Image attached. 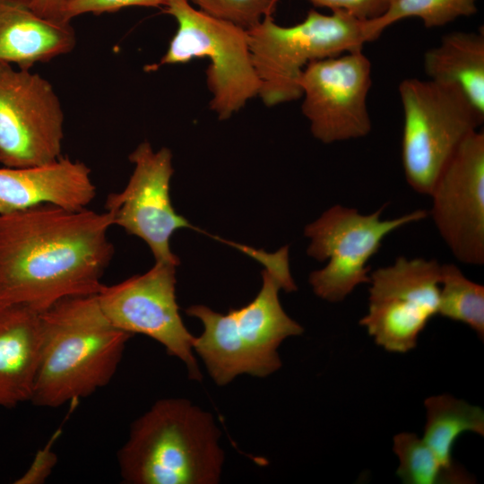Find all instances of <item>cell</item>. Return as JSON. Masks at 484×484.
Listing matches in <instances>:
<instances>
[{
	"mask_svg": "<svg viewBox=\"0 0 484 484\" xmlns=\"http://www.w3.org/2000/svg\"><path fill=\"white\" fill-rule=\"evenodd\" d=\"M168 0H66L65 15L68 20L78 15L91 13L100 14L112 13L129 6L159 7Z\"/></svg>",
	"mask_w": 484,
	"mask_h": 484,
	"instance_id": "obj_24",
	"label": "cell"
},
{
	"mask_svg": "<svg viewBox=\"0 0 484 484\" xmlns=\"http://www.w3.org/2000/svg\"><path fill=\"white\" fill-rule=\"evenodd\" d=\"M165 12L177 23L176 33L160 62L148 66L187 63L206 57L210 107L221 120L229 118L259 93L247 30L194 8L188 0H168Z\"/></svg>",
	"mask_w": 484,
	"mask_h": 484,
	"instance_id": "obj_7",
	"label": "cell"
},
{
	"mask_svg": "<svg viewBox=\"0 0 484 484\" xmlns=\"http://www.w3.org/2000/svg\"><path fill=\"white\" fill-rule=\"evenodd\" d=\"M66 0H30L32 8L41 16L57 22H71L65 15Z\"/></svg>",
	"mask_w": 484,
	"mask_h": 484,
	"instance_id": "obj_27",
	"label": "cell"
},
{
	"mask_svg": "<svg viewBox=\"0 0 484 484\" xmlns=\"http://www.w3.org/2000/svg\"><path fill=\"white\" fill-rule=\"evenodd\" d=\"M129 160L134 165L129 181L122 191L107 196L105 211L112 215L114 226L148 245L155 262L178 265L170 238L176 230L193 226L171 203L172 153L166 147L154 151L145 141L129 155Z\"/></svg>",
	"mask_w": 484,
	"mask_h": 484,
	"instance_id": "obj_13",
	"label": "cell"
},
{
	"mask_svg": "<svg viewBox=\"0 0 484 484\" xmlns=\"http://www.w3.org/2000/svg\"><path fill=\"white\" fill-rule=\"evenodd\" d=\"M91 173L82 161L64 156L39 166L0 168V214L45 203L87 208L97 193Z\"/></svg>",
	"mask_w": 484,
	"mask_h": 484,
	"instance_id": "obj_15",
	"label": "cell"
},
{
	"mask_svg": "<svg viewBox=\"0 0 484 484\" xmlns=\"http://www.w3.org/2000/svg\"><path fill=\"white\" fill-rule=\"evenodd\" d=\"M247 32L260 81L258 96L268 107L302 97L301 74L311 62L362 50L375 40L368 20L344 10L323 14L312 9L303 22L290 27L278 25L269 15Z\"/></svg>",
	"mask_w": 484,
	"mask_h": 484,
	"instance_id": "obj_5",
	"label": "cell"
},
{
	"mask_svg": "<svg viewBox=\"0 0 484 484\" xmlns=\"http://www.w3.org/2000/svg\"><path fill=\"white\" fill-rule=\"evenodd\" d=\"M426 424L422 439L448 467L458 437L466 432L484 436V411L453 395L442 393L425 399Z\"/></svg>",
	"mask_w": 484,
	"mask_h": 484,
	"instance_id": "obj_19",
	"label": "cell"
},
{
	"mask_svg": "<svg viewBox=\"0 0 484 484\" xmlns=\"http://www.w3.org/2000/svg\"><path fill=\"white\" fill-rule=\"evenodd\" d=\"M176 267L155 262L143 274L113 285L102 284L97 298L116 327L157 341L169 355L186 364L190 379L200 381L202 374L193 354L194 336L185 326L176 298Z\"/></svg>",
	"mask_w": 484,
	"mask_h": 484,
	"instance_id": "obj_11",
	"label": "cell"
},
{
	"mask_svg": "<svg viewBox=\"0 0 484 484\" xmlns=\"http://www.w3.org/2000/svg\"><path fill=\"white\" fill-rule=\"evenodd\" d=\"M61 430L58 429L48 440L44 447L35 454L34 459L27 471L13 483L15 484H43L52 474L57 463V455L53 447Z\"/></svg>",
	"mask_w": 484,
	"mask_h": 484,
	"instance_id": "obj_25",
	"label": "cell"
},
{
	"mask_svg": "<svg viewBox=\"0 0 484 484\" xmlns=\"http://www.w3.org/2000/svg\"><path fill=\"white\" fill-rule=\"evenodd\" d=\"M441 264L399 256L370 272L368 310L359 324L389 352L406 353L438 313Z\"/></svg>",
	"mask_w": 484,
	"mask_h": 484,
	"instance_id": "obj_9",
	"label": "cell"
},
{
	"mask_svg": "<svg viewBox=\"0 0 484 484\" xmlns=\"http://www.w3.org/2000/svg\"><path fill=\"white\" fill-rule=\"evenodd\" d=\"M423 66L429 80L459 87L484 116L483 30L445 34L424 54Z\"/></svg>",
	"mask_w": 484,
	"mask_h": 484,
	"instance_id": "obj_18",
	"label": "cell"
},
{
	"mask_svg": "<svg viewBox=\"0 0 484 484\" xmlns=\"http://www.w3.org/2000/svg\"><path fill=\"white\" fill-rule=\"evenodd\" d=\"M303 115L315 138L333 143L367 136L371 63L362 50L313 61L300 78Z\"/></svg>",
	"mask_w": 484,
	"mask_h": 484,
	"instance_id": "obj_12",
	"label": "cell"
},
{
	"mask_svg": "<svg viewBox=\"0 0 484 484\" xmlns=\"http://www.w3.org/2000/svg\"><path fill=\"white\" fill-rule=\"evenodd\" d=\"M477 0H390L379 17L368 20L375 39L393 23L410 17L419 18L425 27H442L461 16L477 12Z\"/></svg>",
	"mask_w": 484,
	"mask_h": 484,
	"instance_id": "obj_22",
	"label": "cell"
},
{
	"mask_svg": "<svg viewBox=\"0 0 484 484\" xmlns=\"http://www.w3.org/2000/svg\"><path fill=\"white\" fill-rule=\"evenodd\" d=\"M430 215L441 238L462 264H484V134L457 149L435 182Z\"/></svg>",
	"mask_w": 484,
	"mask_h": 484,
	"instance_id": "obj_14",
	"label": "cell"
},
{
	"mask_svg": "<svg viewBox=\"0 0 484 484\" xmlns=\"http://www.w3.org/2000/svg\"><path fill=\"white\" fill-rule=\"evenodd\" d=\"M211 414L185 399L157 401L135 419L117 452L125 483L213 484L224 454Z\"/></svg>",
	"mask_w": 484,
	"mask_h": 484,
	"instance_id": "obj_4",
	"label": "cell"
},
{
	"mask_svg": "<svg viewBox=\"0 0 484 484\" xmlns=\"http://www.w3.org/2000/svg\"><path fill=\"white\" fill-rule=\"evenodd\" d=\"M252 250L250 255L260 261L264 270L262 288L250 303L227 314L202 305L186 310L203 324V333L194 338L193 350L218 385H225L242 374L264 377L277 371L281 367V343L304 332L286 314L279 298L280 290H297L290 272L288 246L272 254Z\"/></svg>",
	"mask_w": 484,
	"mask_h": 484,
	"instance_id": "obj_2",
	"label": "cell"
},
{
	"mask_svg": "<svg viewBox=\"0 0 484 484\" xmlns=\"http://www.w3.org/2000/svg\"><path fill=\"white\" fill-rule=\"evenodd\" d=\"M318 7H327L332 11L344 10L361 20H372L382 15L390 0H310Z\"/></svg>",
	"mask_w": 484,
	"mask_h": 484,
	"instance_id": "obj_26",
	"label": "cell"
},
{
	"mask_svg": "<svg viewBox=\"0 0 484 484\" xmlns=\"http://www.w3.org/2000/svg\"><path fill=\"white\" fill-rule=\"evenodd\" d=\"M437 315L468 325L483 340L484 286L468 279L455 264H441Z\"/></svg>",
	"mask_w": 484,
	"mask_h": 484,
	"instance_id": "obj_21",
	"label": "cell"
},
{
	"mask_svg": "<svg viewBox=\"0 0 484 484\" xmlns=\"http://www.w3.org/2000/svg\"><path fill=\"white\" fill-rule=\"evenodd\" d=\"M65 116L52 84L0 62V163L43 165L62 156Z\"/></svg>",
	"mask_w": 484,
	"mask_h": 484,
	"instance_id": "obj_10",
	"label": "cell"
},
{
	"mask_svg": "<svg viewBox=\"0 0 484 484\" xmlns=\"http://www.w3.org/2000/svg\"><path fill=\"white\" fill-rule=\"evenodd\" d=\"M205 13L246 30L272 15L278 0H188Z\"/></svg>",
	"mask_w": 484,
	"mask_h": 484,
	"instance_id": "obj_23",
	"label": "cell"
},
{
	"mask_svg": "<svg viewBox=\"0 0 484 484\" xmlns=\"http://www.w3.org/2000/svg\"><path fill=\"white\" fill-rule=\"evenodd\" d=\"M108 212L53 204L0 214V304L42 312L97 294L114 255Z\"/></svg>",
	"mask_w": 484,
	"mask_h": 484,
	"instance_id": "obj_1",
	"label": "cell"
},
{
	"mask_svg": "<svg viewBox=\"0 0 484 484\" xmlns=\"http://www.w3.org/2000/svg\"><path fill=\"white\" fill-rule=\"evenodd\" d=\"M43 341L30 402L58 408L108 385L133 334L116 327L97 294L59 300L40 312Z\"/></svg>",
	"mask_w": 484,
	"mask_h": 484,
	"instance_id": "obj_3",
	"label": "cell"
},
{
	"mask_svg": "<svg viewBox=\"0 0 484 484\" xmlns=\"http://www.w3.org/2000/svg\"><path fill=\"white\" fill-rule=\"evenodd\" d=\"M71 22L47 19L30 0H0V62L30 70L72 52L76 46Z\"/></svg>",
	"mask_w": 484,
	"mask_h": 484,
	"instance_id": "obj_17",
	"label": "cell"
},
{
	"mask_svg": "<svg viewBox=\"0 0 484 484\" xmlns=\"http://www.w3.org/2000/svg\"><path fill=\"white\" fill-rule=\"evenodd\" d=\"M403 110L402 163L409 186L428 195L463 141L483 124L454 84L408 78L398 88Z\"/></svg>",
	"mask_w": 484,
	"mask_h": 484,
	"instance_id": "obj_6",
	"label": "cell"
},
{
	"mask_svg": "<svg viewBox=\"0 0 484 484\" xmlns=\"http://www.w3.org/2000/svg\"><path fill=\"white\" fill-rule=\"evenodd\" d=\"M393 450L399 460L396 475L405 484H470L473 476L462 466L445 465L422 437L401 432L393 438Z\"/></svg>",
	"mask_w": 484,
	"mask_h": 484,
	"instance_id": "obj_20",
	"label": "cell"
},
{
	"mask_svg": "<svg viewBox=\"0 0 484 484\" xmlns=\"http://www.w3.org/2000/svg\"><path fill=\"white\" fill-rule=\"evenodd\" d=\"M385 205L369 214L340 204L325 211L305 228L310 238L307 255L327 264L310 273L315 294L332 303L343 301L360 284L370 281L369 260L394 230L427 218L416 210L393 219H382Z\"/></svg>",
	"mask_w": 484,
	"mask_h": 484,
	"instance_id": "obj_8",
	"label": "cell"
},
{
	"mask_svg": "<svg viewBox=\"0 0 484 484\" xmlns=\"http://www.w3.org/2000/svg\"><path fill=\"white\" fill-rule=\"evenodd\" d=\"M40 312L0 304V408L30 402L41 356Z\"/></svg>",
	"mask_w": 484,
	"mask_h": 484,
	"instance_id": "obj_16",
	"label": "cell"
}]
</instances>
